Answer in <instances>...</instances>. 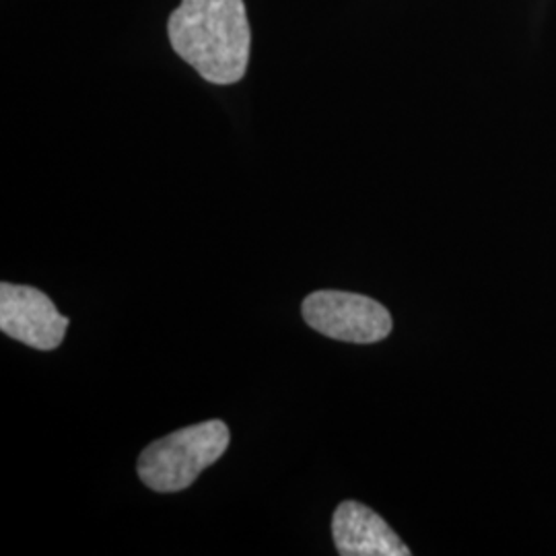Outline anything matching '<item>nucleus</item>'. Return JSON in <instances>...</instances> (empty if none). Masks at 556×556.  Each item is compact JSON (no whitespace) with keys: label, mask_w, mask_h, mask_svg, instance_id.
<instances>
[{"label":"nucleus","mask_w":556,"mask_h":556,"mask_svg":"<svg viewBox=\"0 0 556 556\" xmlns=\"http://www.w3.org/2000/svg\"><path fill=\"white\" fill-rule=\"evenodd\" d=\"M174 52L213 85L243 79L252 29L243 0H181L167 21Z\"/></svg>","instance_id":"nucleus-1"},{"label":"nucleus","mask_w":556,"mask_h":556,"mask_svg":"<svg viewBox=\"0 0 556 556\" xmlns=\"http://www.w3.org/2000/svg\"><path fill=\"white\" fill-rule=\"evenodd\" d=\"M229 441V427L219 418L179 429L140 454V480L157 493L184 491L227 452Z\"/></svg>","instance_id":"nucleus-2"},{"label":"nucleus","mask_w":556,"mask_h":556,"mask_svg":"<svg viewBox=\"0 0 556 556\" xmlns=\"http://www.w3.org/2000/svg\"><path fill=\"white\" fill-rule=\"evenodd\" d=\"M303 318L324 337L374 344L390 337L394 324L390 312L376 301L358 293L316 291L303 301Z\"/></svg>","instance_id":"nucleus-3"},{"label":"nucleus","mask_w":556,"mask_h":556,"mask_svg":"<svg viewBox=\"0 0 556 556\" xmlns=\"http://www.w3.org/2000/svg\"><path fill=\"white\" fill-rule=\"evenodd\" d=\"M0 330L38 351L59 349L68 330L54 301L27 285H0Z\"/></svg>","instance_id":"nucleus-4"},{"label":"nucleus","mask_w":556,"mask_h":556,"mask_svg":"<svg viewBox=\"0 0 556 556\" xmlns=\"http://www.w3.org/2000/svg\"><path fill=\"white\" fill-rule=\"evenodd\" d=\"M332 536L342 556H410L383 517L357 501H344L332 517Z\"/></svg>","instance_id":"nucleus-5"}]
</instances>
